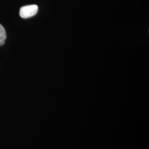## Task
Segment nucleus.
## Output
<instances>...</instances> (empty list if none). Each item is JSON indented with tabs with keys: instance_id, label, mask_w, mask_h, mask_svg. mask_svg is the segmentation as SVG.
I'll use <instances>...</instances> for the list:
<instances>
[{
	"instance_id": "obj_1",
	"label": "nucleus",
	"mask_w": 149,
	"mask_h": 149,
	"mask_svg": "<svg viewBox=\"0 0 149 149\" xmlns=\"http://www.w3.org/2000/svg\"><path fill=\"white\" fill-rule=\"evenodd\" d=\"M38 7L36 5L25 6L22 7L19 11V15L23 18H28L35 16L37 13Z\"/></svg>"
},
{
	"instance_id": "obj_2",
	"label": "nucleus",
	"mask_w": 149,
	"mask_h": 149,
	"mask_svg": "<svg viewBox=\"0 0 149 149\" xmlns=\"http://www.w3.org/2000/svg\"><path fill=\"white\" fill-rule=\"evenodd\" d=\"M6 33L4 27L0 24V46L3 45L5 43Z\"/></svg>"
}]
</instances>
